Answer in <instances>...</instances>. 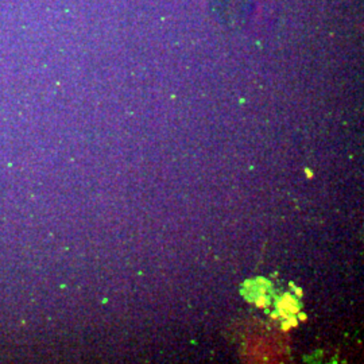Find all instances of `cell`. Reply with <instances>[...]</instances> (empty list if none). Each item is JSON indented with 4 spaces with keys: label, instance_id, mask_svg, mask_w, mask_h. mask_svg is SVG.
Masks as SVG:
<instances>
[]
</instances>
